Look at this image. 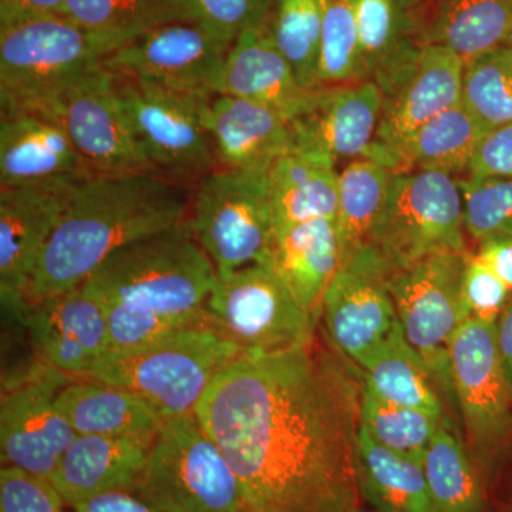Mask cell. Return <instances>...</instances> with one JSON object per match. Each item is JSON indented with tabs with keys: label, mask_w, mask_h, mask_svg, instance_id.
<instances>
[{
	"label": "cell",
	"mask_w": 512,
	"mask_h": 512,
	"mask_svg": "<svg viewBox=\"0 0 512 512\" xmlns=\"http://www.w3.org/2000/svg\"><path fill=\"white\" fill-rule=\"evenodd\" d=\"M363 384L316 338L225 367L195 409L234 470L248 512H362Z\"/></svg>",
	"instance_id": "obj_1"
},
{
	"label": "cell",
	"mask_w": 512,
	"mask_h": 512,
	"mask_svg": "<svg viewBox=\"0 0 512 512\" xmlns=\"http://www.w3.org/2000/svg\"><path fill=\"white\" fill-rule=\"evenodd\" d=\"M215 282L187 220L114 252L83 286L103 306L111 350H124L208 322Z\"/></svg>",
	"instance_id": "obj_2"
},
{
	"label": "cell",
	"mask_w": 512,
	"mask_h": 512,
	"mask_svg": "<svg viewBox=\"0 0 512 512\" xmlns=\"http://www.w3.org/2000/svg\"><path fill=\"white\" fill-rule=\"evenodd\" d=\"M188 192L156 174L86 175L40 256L29 303L83 285L114 252L183 224Z\"/></svg>",
	"instance_id": "obj_3"
},
{
	"label": "cell",
	"mask_w": 512,
	"mask_h": 512,
	"mask_svg": "<svg viewBox=\"0 0 512 512\" xmlns=\"http://www.w3.org/2000/svg\"><path fill=\"white\" fill-rule=\"evenodd\" d=\"M241 356L208 320L148 345L110 350L89 379L133 390L170 419L195 413L212 382Z\"/></svg>",
	"instance_id": "obj_4"
},
{
	"label": "cell",
	"mask_w": 512,
	"mask_h": 512,
	"mask_svg": "<svg viewBox=\"0 0 512 512\" xmlns=\"http://www.w3.org/2000/svg\"><path fill=\"white\" fill-rule=\"evenodd\" d=\"M123 46L116 37L83 28L66 16L0 29L2 114L45 109L57 94Z\"/></svg>",
	"instance_id": "obj_5"
},
{
	"label": "cell",
	"mask_w": 512,
	"mask_h": 512,
	"mask_svg": "<svg viewBox=\"0 0 512 512\" xmlns=\"http://www.w3.org/2000/svg\"><path fill=\"white\" fill-rule=\"evenodd\" d=\"M133 494L160 512H248L234 470L195 413L164 421Z\"/></svg>",
	"instance_id": "obj_6"
},
{
	"label": "cell",
	"mask_w": 512,
	"mask_h": 512,
	"mask_svg": "<svg viewBox=\"0 0 512 512\" xmlns=\"http://www.w3.org/2000/svg\"><path fill=\"white\" fill-rule=\"evenodd\" d=\"M188 224L218 276L269 264L276 228L268 173L220 168L202 178Z\"/></svg>",
	"instance_id": "obj_7"
},
{
	"label": "cell",
	"mask_w": 512,
	"mask_h": 512,
	"mask_svg": "<svg viewBox=\"0 0 512 512\" xmlns=\"http://www.w3.org/2000/svg\"><path fill=\"white\" fill-rule=\"evenodd\" d=\"M114 76L121 104L154 173L177 183L197 184L220 170L205 124L212 94L170 89L123 74Z\"/></svg>",
	"instance_id": "obj_8"
},
{
	"label": "cell",
	"mask_w": 512,
	"mask_h": 512,
	"mask_svg": "<svg viewBox=\"0 0 512 512\" xmlns=\"http://www.w3.org/2000/svg\"><path fill=\"white\" fill-rule=\"evenodd\" d=\"M393 271L443 252H466L463 194L439 171L394 173L369 242Z\"/></svg>",
	"instance_id": "obj_9"
},
{
	"label": "cell",
	"mask_w": 512,
	"mask_h": 512,
	"mask_svg": "<svg viewBox=\"0 0 512 512\" xmlns=\"http://www.w3.org/2000/svg\"><path fill=\"white\" fill-rule=\"evenodd\" d=\"M212 328L242 355H271L315 338L316 322L271 264L218 276L207 303Z\"/></svg>",
	"instance_id": "obj_10"
},
{
	"label": "cell",
	"mask_w": 512,
	"mask_h": 512,
	"mask_svg": "<svg viewBox=\"0 0 512 512\" xmlns=\"http://www.w3.org/2000/svg\"><path fill=\"white\" fill-rule=\"evenodd\" d=\"M467 255L468 251L429 256L394 271L389 284L406 339L423 357L440 392L453 397L450 346L467 322L463 306Z\"/></svg>",
	"instance_id": "obj_11"
},
{
	"label": "cell",
	"mask_w": 512,
	"mask_h": 512,
	"mask_svg": "<svg viewBox=\"0 0 512 512\" xmlns=\"http://www.w3.org/2000/svg\"><path fill=\"white\" fill-rule=\"evenodd\" d=\"M35 113L62 126L93 173L156 174L121 104L116 76L103 64Z\"/></svg>",
	"instance_id": "obj_12"
},
{
	"label": "cell",
	"mask_w": 512,
	"mask_h": 512,
	"mask_svg": "<svg viewBox=\"0 0 512 512\" xmlns=\"http://www.w3.org/2000/svg\"><path fill=\"white\" fill-rule=\"evenodd\" d=\"M393 272L372 244L362 245L343 254L323 299L322 315L333 346L359 367L399 322L389 286Z\"/></svg>",
	"instance_id": "obj_13"
},
{
	"label": "cell",
	"mask_w": 512,
	"mask_h": 512,
	"mask_svg": "<svg viewBox=\"0 0 512 512\" xmlns=\"http://www.w3.org/2000/svg\"><path fill=\"white\" fill-rule=\"evenodd\" d=\"M69 376L40 365L28 375L3 379L0 402L2 467H15L37 477L55 474L76 431L57 407V393Z\"/></svg>",
	"instance_id": "obj_14"
},
{
	"label": "cell",
	"mask_w": 512,
	"mask_h": 512,
	"mask_svg": "<svg viewBox=\"0 0 512 512\" xmlns=\"http://www.w3.org/2000/svg\"><path fill=\"white\" fill-rule=\"evenodd\" d=\"M84 177L0 190V295L3 309L22 322L40 256Z\"/></svg>",
	"instance_id": "obj_15"
},
{
	"label": "cell",
	"mask_w": 512,
	"mask_h": 512,
	"mask_svg": "<svg viewBox=\"0 0 512 512\" xmlns=\"http://www.w3.org/2000/svg\"><path fill=\"white\" fill-rule=\"evenodd\" d=\"M383 94L376 84L355 82L308 90L291 117L292 151L340 161L372 160Z\"/></svg>",
	"instance_id": "obj_16"
},
{
	"label": "cell",
	"mask_w": 512,
	"mask_h": 512,
	"mask_svg": "<svg viewBox=\"0 0 512 512\" xmlns=\"http://www.w3.org/2000/svg\"><path fill=\"white\" fill-rule=\"evenodd\" d=\"M450 376L468 439L485 461L512 427V393L498 356L495 323L467 320L460 326L451 340Z\"/></svg>",
	"instance_id": "obj_17"
},
{
	"label": "cell",
	"mask_w": 512,
	"mask_h": 512,
	"mask_svg": "<svg viewBox=\"0 0 512 512\" xmlns=\"http://www.w3.org/2000/svg\"><path fill=\"white\" fill-rule=\"evenodd\" d=\"M232 45L197 23L177 20L148 30L101 64L123 76L215 96V82Z\"/></svg>",
	"instance_id": "obj_18"
},
{
	"label": "cell",
	"mask_w": 512,
	"mask_h": 512,
	"mask_svg": "<svg viewBox=\"0 0 512 512\" xmlns=\"http://www.w3.org/2000/svg\"><path fill=\"white\" fill-rule=\"evenodd\" d=\"M25 323L43 365L87 379L111 350L103 306L83 285L30 302Z\"/></svg>",
	"instance_id": "obj_19"
},
{
	"label": "cell",
	"mask_w": 512,
	"mask_h": 512,
	"mask_svg": "<svg viewBox=\"0 0 512 512\" xmlns=\"http://www.w3.org/2000/svg\"><path fill=\"white\" fill-rule=\"evenodd\" d=\"M464 62L453 50L427 45L406 82L383 100L372 161L397 173V148L433 117L461 103Z\"/></svg>",
	"instance_id": "obj_20"
},
{
	"label": "cell",
	"mask_w": 512,
	"mask_h": 512,
	"mask_svg": "<svg viewBox=\"0 0 512 512\" xmlns=\"http://www.w3.org/2000/svg\"><path fill=\"white\" fill-rule=\"evenodd\" d=\"M362 82L392 96L429 45L424 20L402 0H353Z\"/></svg>",
	"instance_id": "obj_21"
},
{
	"label": "cell",
	"mask_w": 512,
	"mask_h": 512,
	"mask_svg": "<svg viewBox=\"0 0 512 512\" xmlns=\"http://www.w3.org/2000/svg\"><path fill=\"white\" fill-rule=\"evenodd\" d=\"M93 173L59 123L35 111L2 114L0 185L20 187Z\"/></svg>",
	"instance_id": "obj_22"
},
{
	"label": "cell",
	"mask_w": 512,
	"mask_h": 512,
	"mask_svg": "<svg viewBox=\"0 0 512 512\" xmlns=\"http://www.w3.org/2000/svg\"><path fill=\"white\" fill-rule=\"evenodd\" d=\"M205 124L220 168L269 173L279 158L292 153L288 117L254 101L214 96Z\"/></svg>",
	"instance_id": "obj_23"
},
{
	"label": "cell",
	"mask_w": 512,
	"mask_h": 512,
	"mask_svg": "<svg viewBox=\"0 0 512 512\" xmlns=\"http://www.w3.org/2000/svg\"><path fill=\"white\" fill-rule=\"evenodd\" d=\"M154 440L147 437L77 436L50 478L64 504H77L96 495L134 493Z\"/></svg>",
	"instance_id": "obj_24"
},
{
	"label": "cell",
	"mask_w": 512,
	"mask_h": 512,
	"mask_svg": "<svg viewBox=\"0 0 512 512\" xmlns=\"http://www.w3.org/2000/svg\"><path fill=\"white\" fill-rule=\"evenodd\" d=\"M308 90L262 25L245 30L229 49L214 86L215 96H231L271 107L291 120Z\"/></svg>",
	"instance_id": "obj_25"
},
{
	"label": "cell",
	"mask_w": 512,
	"mask_h": 512,
	"mask_svg": "<svg viewBox=\"0 0 512 512\" xmlns=\"http://www.w3.org/2000/svg\"><path fill=\"white\" fill-rule=\"evenodd\" d=\"M56 403L77 436L156 439L167 420L133 390L89 377L64 384Z\"/></svg>",
	"instance_id": "obj_26"
},
{
	"label": "cell",
	"mask_w": 512,
	"mask_h": 512,
	"mask_svg": "<svg viewBox=\"0 0 512 512\" xmlns=\"http://www.w3.org/2000/svg\"><path fill=\"white\" fill-rule=\"evenodd\" d=\"M343 249L333 220H315L275 232L269 264L313 318L342 262Z\"/></svg>",
	"instance_id": "obj_27"
},
{
	"label": "cell",
	"mask_w": 512,
	"mask_h": 512,
	"mask_svg": "<svg viewBox=\"0 0 512 512\" xmlns=\"http://www.w3.org/2000/svg\"><path fill=\"white\" fill-rule=\"evenodd\" d=\"M336 168L322 158L295 151L272 165L268 184L276 231L302 222L336 221L339 178Z\"/></svg>",
	"instance_id": "obj_28"
},
{
	"label": "cell",
	"mask_w": 512,
	"mask_h": 512,
	"mask_svg": "<svg viewBox=\"0 0 512 512\" xmlns=\"http://www.w3.org/2000/svg\"><path fill=\"white\" fill-rule=\"evenodd\" d=\"M424 28L429 45L447 47L470 63L512 46V0H434Z\"/></svg>",
	"instance_id": "obj_29"
},
{
	"label": "cell",
	"mask_w": 512,
	"mask_h": 512,
	"mask_svg": "<svg viewBox=\"0 0 512 512\" xmlns=\"http://www.w3.org/2000/svg\"><path fill=\"white\" fill-rule=\"evenodd\" d=\"M360 367L363 384L380 399L443 419L439 386L423 357L406 339L400 322Z\"/></svg>",
	"instance_id": "obj_30"
},
{
	"label": "cell",
	"mask_w": 512,
	"mask_h": 512,
	"mask_svg": "<svg viewBox=\"0 0 512 512\" xmlns=\"http://www.w3.org/2000/svg\"><path fill=\"white\" fill-rule=\"evenodd\" d=\"M357 480L363 501L375 512H436L423 464L373 440L360 427Z\"/></svg>",
	"instance_id": "obj_31"
},
{
	"label": "cell",
	"mask_w": 512,
	"mask_h": 512,
	"mask_svg": "<svg viewBox=\"0 0 512 512\" xmlns=\"http://www.w3.org/2000/svg\"><path fill=\"white\" fill-rule=\"evenodd\" d=\"M488 133L490 130L463 103L457 104L417 128L397 148V173L439 171L451 177L468 173L471 160Z\"/></svg>",
	"instance_id": "obj_32"
},
{
	"label": "cell",
	"mask_w": 512,
	"mask_h": 512,
	"mask_svg": "<svg viewBox=\"0 0 512 512\" xmlns=\"http://www.w3.org/2000/svg\"><path fill=\"white\" fill-rule=\"evenodd\" d=\"M423 468L436 512H487L480 471L446 421L427 448Z\"/></svg>",
	"instance_id": "obj_33"
},
{
	"label": "cell",
	"mask_w": 512,
	"mask_h": 512,
	"mask_svg": "<svg viewBox=\"0 0 512 512\" xmlns=\"http://www.w3.org/2000/svg\"><path fill=\"white\" fill-rule=\"evenodd\" d=\"M396 171L372 160H355L339 171L338 228L343 254L367 244Z\"/></svg>",
	"instance_id": "obj_34"
},
{
	"label": "cell",
	"mask_w": 512,
	"mask_h": 512,
	"mask_svg": "<svg viewBox=\"0 0 512 512\" xmlns=\"http://www.w3.org/2000/svg\"><path fill=\"white\" fill-rule=\"evenodd\" d=\"M265 28L291 64L305 90L318 87L320 9L318 0H268Z\"/></svg>",
	"instance_id": "obj_35"
},
{
	"label": "cell",
	"mask_w": 512,
	"mask_h": 512,
	"mask_svg": "<svg viewBox=\"0 0 512 512\" xmlns=\"http://www.w3.org/2000/svg\"><path fill=\"white\" fill-rule=\"evenodd\" d=\"M64 16L124 45L157 26L184 20L178 0H67Z\"/></svg>",
	"instance_id": "obj_36"
},
{
	"label": "cell",
	"mask_w": 512,
	"mask_h": 512,
	"mask_svg": "<svg viewBox=\"0 0 512 512\" xmlns=\"http://www.w3.org/2000/svg\"><path fill=\"white\" fill-rule=\"evenodd\" d=\"M444 419L386 402L363 384L360 427L383 447L423 464Z\"/></svg>",
	"instance_id": "obj_37"
},
{
	"label": "cell",
	"mask_w": 512,
	"mask_h": 512,
	"mask_svg": "<svg viewBox=\"0 0 512 512\" xmlns=\"http://www.w3.org/2000/svg\"><path fill=\"white\" fill-rule=\"evenodd\" d=\"M461 103L488 130L512 124V46L464 64Z\"/></svg>",
	"instance_id": "obj_38"
},
{
	"label": "cell",
	"mask_w": 512,
	"mask_h": 512,
	"mask_svg": "<svg viewBox=\"0 0 512 512\" xmlns=\"http://www.w3.org/2000/svg\"><path fill=\"white\" fill-rule=\"evenodd\" d=\"M320 56L318 86L362 82L353 0H318Z\"/></svg>",
	"instance_id": "obj_39"
},
{
	"label": "cell",
	"mask_w": 512,
	"mask_h": 512,
	"mask_svg": "<svg viewBox=\"0 0 512 512\" xmlns=\"http://www.w3.org/2000/svg\"><path fill=\"white\" fill-rule=\"evenodd\" d=\"M463 194L464 227L471 238H512V181L468 177L458 181Z\"/></svg>",
	"instance_id": "obj_40"
},
{
	"label": "cell",
	"mask_w": 512,
	"mask_h": 512,
	"mask_svg": "<svg viewBox=\"0 0 512 512\" xmlns=\"http://www.w3.org/2000/svg\"><path fill=\"white\" fill-rule=\"evenodd\" d=\"M266 5L268 0H178L184 20L231 43L265 22Z\"/></svg>",
	"instance_id": "obj_41"
},
{
	"label": "cell",
	"mask_w": 512,
	"mask_h": 512,
	"mask_svg": "<svg viewBox=\"0 0 512 512\" xmlns=\"http://www.w3.org/2000/svg\"><path fill=\"white\" fill-rule=\"evenodd\" d=\"M512 292L473 252H468L463 276V306L467 320L495 323Z\"/></svg>",
	"instance_id": "obj_42"
},
{
	"label": "cell",
	"mask_w": 512,
	"mask_h": 512,
	"mask_svg": "<svg viewBox=\"0 0 512 512\" xmlns=\"http://www.w3.org/2000/svg\"><path fill=\"white\" fill-rule=\"evenodd\" d=\"M63 498L47 478L15 467L0 471V512H62Z\"/></svg>",
	"instance_id": "obj_43"
},
{
	"label": "cell",
	"mask_w": 512,
	"mask_h": 512,
	"mask_svg": "<svg viewBox=\"0 0 512 512\" xmlns=\"http://www.w3.org/2000/svg\"><path fill=\"white\" fill-rule=\"evenodd\" d=\"M468 177H500L512 181V124L491 130L477 148Z\"/></svg>",
	"instance_id": "obj_44"
},
{
	"label": "cell",
	"mask_w": 512,
	"mask_h": 512,
	"mask_svg": "<svg viewBox=\"0 0 512 512\" xmlns=\"http://www.w3.org/2000/svg\"><path fill=\"white\" fill-rule=\"evenodd\" d=\"M67 0H0V29L28 20L64 16Z\"/></svg>",
	"instance_id": "obj_45"
},
{
	"label": "cell",
	"mask_w": 512,
	"mask_h": 512,
	"mask_svg": "<svg viewBox=\"0 0 512 512\" xmlns=\"http://www.w3.org/2000/svg\"><path fill=\"white\" fill-rule=\"evenodd\" d=\"M476 256L512 292V238H485L478 242Z\"/></svg>",
	"instance_id": "obj_46"
},
{
	"label": "cell",
	"mask_w": 512,
	"mask_h": 512,
	"mask_svg": "<svg viewBox=\"0 0 512 512\" xmlns=\"http://www.w3.org/2000/svg\"><path fill=\"white\" fill-rule=\"evenodd\" d=\"M74 512H160L128 491L96 495L74 507Z\"/></svg>",
	"instance_id": "obj_47"
},
{
	"label": "cell",
	"mask_w": 512,
	"mask_h": 512,
	"mask_svg": "<svg viewBox=\"0 0 512 512\" xmlns=\"http://www.w3.org/2000/svg\"><path fill=\"white\" fill-rule=\"evenodd\" d=\"M495 343L505 379L512 393V296L495 322Z\"/></svg>",
	"instance_id": "obj_48"
},
{
	"label": "cell",
	"mask_w": 512,
	"mask_h": 512,
	"mask_svg": "<svg viewBox=\"0 0 512 512\" xmlns=\"http://www.w3.org/2000/svg\"><path fill=\"white\" fill-rule=\"evenodd\" d=\"M426 2L427 0H402L403 5L413 10H419Z\"/></svg>",
	"instance_id": "obj_49"
},
{
	"label": "cell",
	"mask_w": 512,
	"mask_h": 512,
	"mask_svg": "<svg viewBox=\"0 0 512 512\" xmlns=\"http://www.w3.org/2000/svg\"><path fill=\"white\" fill-rule=\"evenodd\" d=\"M505 512H512V507H511V508H508V510H507V511H505Z\"/></svg>",
	"instance_id": "obj_50"
}]
</instances>
